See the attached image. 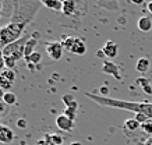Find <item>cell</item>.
Returning <instances> with one entry per match:
<instances>
[{"mask_svg": "<svg viewBox=\"0 0 152 145\" xmlns=\"http://www.w3.org/2000/svg\"><path fill=\"white\" fill-rule=\"evenodd\" d=\"M37 145H55V142L52 140V134H45V137L38 141Z\"/></svg>", "mask_w": 152, "mask_h": 145, "instance_id": "cell-25", "label": "cell"}, {"mask_svg": "<svg viewBox=\"0 0 152 145\" xmlns=\"http://www.w3.org/2000/svg\"><path fill=\"white\" fill-rule=\"evenodd\" d=\"M6 68V63H4V57H3V53L0 52V73Z\"/></svg>", "mask_w": 152, "mask_h": 145, "instance_id": "cell-30", "label": "cell"}, {"mask_svg": "<svg viewBox=\"0 0 152 145\" xmlns=\"http://www.w3.org/2000/svg\"><path fill=\"white\" fill-rule=\"evenodd\" d=\"M4 95H6V92L1 88H0V99H1V101H3V98H4Z\"/></svg>", "mask_w": 152, "mask_h": 145, "instance_id": "cell-34", "label": "cell"}, {"mask_svg": "<svg viewBox=\"0 0 152 145\" xmlns=\"http://www.w3.org/2000/svg\"><path fill=\"white\" fill-rule=\"evenodd\" d=\"M137 27H138L140 31H142V32H149L152 29V20L147 15H144V17H140L138 23H137Z\"/></svg>", "mask_w": 152, "mask_h": 145, "instance_id": "cell-13", "label": "cell"}, {"mask_svg": "<svg viewBox=\"0 0 152 145\" xmlns=\"http://www.w3.org/2000/svg\"><path fill=\"white\" fill-rule=\"evenodd\" d=\"M28 41H29V36H28V35H24L21 39L10 43L9 46H6L4 49L1 50L3 57H4L6 68L14 70L17 61L24 59V56H25V45H27Z\"/></svg>", "mask_w": 152, "mask_h": 145, "instance_id": "cell-3", "label": "cell"}, {"mask_svg": "<svg viewBox=\"0 0 152 145\" xmlns=\"http://www.w3.org/2000/svg\"><path fill=\"white\" fill-rule=\"evenodd\" d=\"M96 55H98V57H99V59H105V53H103V50H102V49H101V50H98V53H96Z\"/></svg>", "mask_w": 152, "mask_h": 145, "instance_id": "cell-32", "label": "cell"}, {"mask_svg": "<svg viewBox=\"0 0 152 145\" xmlns=\"http://www.w3.org/2000/svg\"><path fill=\"white\" fill-rule=\"evenodd\" d=\"M66 117H69L70 120H75V116H77V109L74 108H64V113H63Z\"/></svg>", "mask_w": 152, "mask_h": 145, "instance_id": "cell-23", "label": "cell"}, {"mask_svg": "<svg viewBox=\"0 0 152 145\" xmlns=\"http://www.w3.org/2000/svg\"><path fill=\"white\" fill-rule=\"evenodd\" d=\"M14 133L10 127L4 126V124H0V142L1 144H10L14 140Z\"/></svg>", "mask_w": 152, "mask_h": 145, "instance_id": "cell-9", "label": "cell"}, {"mask_svg": "<svg viewBox=\"0 0 152 145\" xmlns=\"http://www.w3.org/2000/svg\"><path fill=\"white\" fill-rule=\"evenodd\" d=\"M3 101H4V103L7 105V106H13V105H17V95L14 94V92H11V91H9V92H6L4 98H3Z\"/></svg>", "mask_w": 152, "mask_h": 145, "instance_id": "cell-20", "label": "cell"}, {"mask_svg": "<svg viewBox=\"0 0 152 145\" xmlns=\"http://www.w3.org/2000/svg\"><path fill=\"white\" fill-rule=\"evenodd\" d=\"M147 10H148V13H151V14H152V1L147 3Z\"/></svg>", "mask_w": 152, "mask_h": 145, "instance_id": "cell-33", "label": "cell"}, {"mask_svg": "<svg viewBox=\"0 0 152 145\" xmlns=\"http://www.w3.org/2000/svg\"><path fill=\"white\" fill-rule=\"evenodd\" d=\"M141 130V124H140L135 119H129V120H126L124 122V130L126 131H129V133H134V131H137V130Z\"/></svg>", "mask_w": 152, "mask_h": 145, "instance_id": "cell-17", "label": "cell"}, {"mask_svg": "<svg viewBox=\"0 0 152 145\" xmlns=\"http://www.w3.org/2000/svg\"><path fill=\"white\" fill-rule=\"evenodd\" d=\"M7 113V105L4 103V101L0 99V114H4Z\"/></svg>", "mask_w": 152, "mask_h": 145, "instance_id": "cell-27", "label": "cell"}, {"mask_svg": "<svg viewBox=\"0 0 152 145\" xmlns=\"http://www.w3.org/2000/svg\"><path fill=\"white\" fill-rule=\"evenodd\" d=\"M70 145H81V144H80V142H71Z\"/></svg>", "mask_w": 152, "mask_h": 145, "instance_id": "cell-36", "label": "cell"}, {"mask_svg": "<svg viewBox=\"0 0 152 145\" xmlns=\"http://www.w3.org/2000/svg\"><path fill=\"white\" fill-rule=\"evenodd\" d=\"M144 145H152V136H151V137H148L147 140L144 141Z\"/></svg>", "mask_w": 152, "mask_h": 145, "instance_id": "cell-31", "label": "cell"}, {"mask_svg": "<svg viewBox=\"0 0 152 145\" xmlns=\"http://www.w3.org/2000/svg\"><path fill=\"white\" fill-rule=\"evenodd\" d=\"M131 3H133V4H142V1H141V0H133Z\"/></svg>", "mask_w": 152, "mask_h": 145, "instance_id": "cell-35", "label": "cell"}, {"mask_svg": "<svg viewBox=\"0 0 152 145\" xmlns=\"http://www.w3.org/2000/svg\"><path fill=\"white\" fill-rule=\"evenodd\" d=\"M61 102L64 103L66 108H74V109L78 108V103H77V101L74 99V96L71 94L63 95V96H61Z\"/></svg>", "mask_w": 152, "mask_h": 145, "instance_id": "cell-18", "label": "cell"}, {"mask_svg": "<svg viewBox=\"0 0 152 145\" xmlns=\"http://www.w3.org/2000/svg\"><path fill=\"white\" fill-rule=\"evenodd\" d=\"M149 67H151V61L148 57H141L137 60V64H135V70L141 73V74H145L148 70H149Z\"/></svg>", "mask_w": 152, "mask_h": 145, "instance_id": "cell-15", "label": "cell"}, {"mask_svg": "<svg viewBox=\"0 0 152 145\" xmlns=\"http://www.w3.org/2000/svg\"><path fill=\"white\" fill-rule=\"evenodd\" d=\"M102 71H103V73H106V74L113 75L116 80H121V78H120V73H119V68H117V66L113 64L112 61H103V66H102Z\"/></svg>", "mask_w": 152, "mask_h": 145, "instance_id": "cell-10", "label": "cell"}, {"mask_svg": "<svg viewBox=\"0 0 152 145\" xmlns=\"http://www.w3.org/2000/svg\"><path fill=\"white\" fill-rule=\"evenodd\" d=\"M71 53L74 55H78V56H83L85 55V52H87V45H85V39L83 38H75V42H74V46L71 49Z\"/></svg>", "mask_w": 152, "mask_h": 145, "instance_id": "cell-11", "label": "cell"}, {"mask_svg": "<svg viewBox=\"0 0 152 145\" xmlns=\"http://www.w3.org/2000/svg\"><path fill=\"white\" fill-rule=\"evenodd\" d=\"M1 9H3V3L0 1V13H1Z\"/></svg>", "mask_w": 152, "mask_h": 145, "instance_id": "cell-37", "label": "cell"}, {"mask_svg": "<svg viewBox=\"0 0 152 145\" xmlns=\"http://www.w3.org/2000/svg\"><path fill=\"white\" fill-rule=\"evenodd\" d=\"M45 47H46L48 56L50 57L52 60H55V61L61 60L64 46L61 45V42H60V41H52V42H46Z\"/></svg>", "mask_w": 152, "mask_h": 145, "instance_id": "cell-5", "label": "cell"}, {"mask_svg": "<svg viewBox=\"0 0 152 145\" xmlns=\"http://www.w3.org/2000/svg\"><path fill=\"white\" fill-rule=\"evenodd\" d=\"M27 122L24 120V119H20V120H17V127L18 128H27Z\"/></svg>", "mask_w": 152, "mask_h": 145, "instance_id": "cell-29", "label": "cell"}, {"mask_svg": "<svg viewBox=\"0 0 152 145\" xmlns=\"http://www.w3.org/2000/svg\"><path fill=\"white\" fill-rule=\"evenodd\" d=\"M1 75H4L7 80H10L11 82L14 84V81H15V77H17V74H15V70H10V68H4V70L0 73Z\"/></svg>", "mask_w": 152, "mask_h": 145, "instance_id": "cell-22", "label": "cell"}, {"mask_svg": "<svg viewBox=\"0 0 152 145\" xmlns=\"http://www.w3.org/2000/svg\"><path fill=\"white\" fill-rule=\"evenodd\" d=\"M39 38H41L39 32H34L32 36L29 38V41H28L27 45H25V56H24V60L28 59L32 53H35V47H37V45H38V39H39Z\"/></svg>", "mask_w": 152, "mask_h": 145, "instance_id": "cell-8", "label": "cell"}, {"mask_svg": "<svg viewBox=\"0 0 152 145\" xmlns=\"http://www.w3.org/2000/svg\"><path fill=\"white\" fill-rule=\"evenodd\" d=\"M99 6H102V7H106V9H113V10H116V7H117V4L116 3H98Z\"/></svg>", "mask_w": 152, "mask_h": 145, "instance_id": "cell-28", "label": "cell"}, {"mask_svg": "<svg viewBox=\"0 0 152 145\" xmlns=\"http://www.w3.org/2000/svg\"><path fill=\"white\" fill-rule=\"evenodd\" d=\"M25 61H27L28 68L31 71H34V67H35V66H39V63L42 61V55L39 52H35V53H32L28 59H25Z\"/></svg>", "mask_w": 152, "mask_h": 145, "instance_id": "cell-14", "label": "cell"}, {"mask_svg": "<svg viewBox=\"0 0 152 145\" xmlns=\"http://www.w3.org/2000/svg\"><path fill=\"white\" fill-rule=\"evenodd\" d=\"M85 96L92 102L101 105L103 108H115L126 112H131L134 114H144L149 120H152V103L151 102H135V101H124V99L107 98L105 95H96L92 92H85Z\"/></svg>", "mask_w": 152, "mask_h": 145, "instance_id": "cell-1", "label": "cell"}, {"mask_svg": "<svg viewBox=\"0 0 152 145\" xmlns=\"http://www.w3.org/2000/svg\"><path fill=\"white\" fill-rule=\"evenodd\" d=\"M0 117H1V114H0Z\"/></svg>", "mask_w": 152, "mask_h": 145, "instance_id": "cell-39", "label": "cell"}, {"mask_svg": "<svg viewBox=\"0 0 152 145\" xmlns=\"http://www.w3.org/2000/svg\"><path fill=\"white\" fill-rule=\"evenodd\" d=\"M11 87H13V82L10 80H7L4 75L0 74V88L3 89L4 92H9V89H11Z\"/></svg>", "mask_w": 152, "mask_h": 145, "instance_id": "cell-21", "label": "cell"}, {"mask_svg": "<svg viewBox=\"0 0 152 145\" xmlns=\"http://www.w3.org/2000/svg\"><path fill=\"white\" fill-rule=\"evenodd\" d=\"M0 17H1V13H0Z\"/></svg>", "mask_w": 152, "mask_h": 145, "instance_id": "cell-38", "label": "cell"}, {"mask_svg": "<svg viewBox=\"0 0 152 145\" xmlns=\"http://www.w3.org/2000/svg\"><path fill=\"white\" fill-rule=\"evenodd\" d=\"M42 6H45L46 9H50L52 11H56V13L63 11V1L60 0H42Z\"/></svg>", "mask_w": 152, "mask_h": 145, "instance_id": "cell-12", "label": "cell"}, {"mask_svg": "<svg viewBox=\"0 0 152 145\" xmlns=\"http://www.w3.org/2000/svg\"><path fill=\"white\" fill-rule=\"evenodd\" d=\"M141 130H142V133H145L148 137H151L152 136V120H148L147 123L141 124Z\"/></svg>", "mask_w": 152, "mask_h": 145, "instance_id": "cell-24", "label": "cell"}, {"mask_svg": "<svg viewBox=\"0 0 152 145\" xmlns=\"http://www.w3.org/2000/svg\"><path fill=\"white\" fill-rule=\"evenodd\" d=\"M56 126L59 127L61 131H71L74 128V122L70 120L69 117H66L64 114H60L56 117Z\"/></svg>", "mask_w": 152, "mask_h": 145, "instance_id": "cell-7", "label": "cell"}, {"mask_svg": "<svg viewBox=\"0 0 152 145\" xmlns=\"http://www.w3.org/2000/svg\"><path fill=\"white\" fill-rule=\"evenodd\" d=\"M102 50L105 53V56L107 59H115L119 55V46H117V43L113 42V41H106L103 43V47H102Z\"/></svg>", "mask_w": 152, "mask_h": 145, "instance_id": "cell-6", "label": "cell"}, {"mask_svg": "<svg viewBox=\"0 0 152 145\" xmlns=\"http://www.w3.org/2000/svg\"><path fill=\"white\" fill-rule=\"evenodd\" d=\"M52 140H53L55 145H63V141H64V138L60 136V134H56V133H53V134H52Z\"/></svg>", "mask_w": 152, "mask_h": 145, "instance_id": "cell-26", "label": "cell"}, {"mask_svg": "<svg viewBox=\"0 0 152 145\" xmlns=\"http://www.w3.org/2000/svg\"><path fill=\"white\" fill-rule=\"evenodd\" d=\"M75 38L77 36H73V35H69V36H64L60 42H61V45L64 46V49L66 50H71L73 49V46H74V42H75Z\"/></svg>", "mask_w": 152, "mask_h": 145, "instance_id": "cell-19", "label": "cell"}, {"mask_svg": "<svg viewBox=\"0 0 152 145\" xmlns=\"http://www.w3.org/2000/svg\"><path fill=\"white\" fill-rule=\"evenodd\" d=\"M78 6H80V1L66 0V1H63V11H61V14H64L66 17H70V18H81L85 14V9L77 10Z\"/></svg>", "mask_w": 152, "mask_h": 145, "instance_id": "cell-4", "label": "cell"}, {"mask_svg": "<svg viewBox=\"0 0 152 145\" xmlns=\"http://www.w3.org/2000/svg\"><path fill=\"white\" fill-rule=\"evenodd\" d=\"M135 82L140 85V88L142 89L145 94L152 95V85H151V81L148 80V78H145V77H140V78H137Z\"/></svg>", "mask_w": 152, "mask_h": 145, "instance_id": "cell-16", "label": "cell"}, {"mask_svg": "<svg viewBox=\"0 0 152 145\" xmlns=\"http://www.w3.org/2000/svg\"><path fill=\"white\" fill-rule=\"evenodd\" d=\"M14 10L10 21L18 24H25L29 25L31 21L35 18L37 11L42 6V1H24V0H18V1H13Z\"/></svg>", "mask_w": 152, "mask_h": 145, "instance_id": "cell-2", "label": "cell"}]
</instances>
